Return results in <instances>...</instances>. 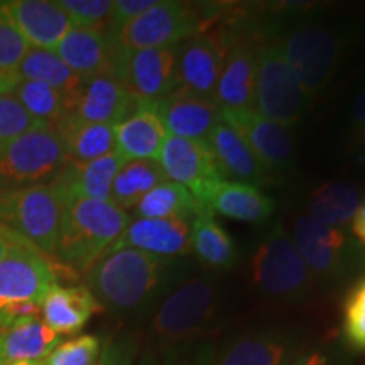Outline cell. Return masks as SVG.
<instances>
[{
    "instance_id": "6da1fadb",
    "label": "cell",
    "mask_w": 365,
    "mask_h": 365,
    "mask_svg": "<svg viewBox=\"0 0 365 365\" xmlns=\"http://www.w3.org/2000/svg\"><path fill=\"white\" fill-rule=\"evenodd\" d=\"M61 200L63 217L54 257L68 269L86 272L115 244L130 217L112 202L63 195Z\"/></svg>"
},
{
    "instance_id": "7a4b0ae2",
    "label": "cell",
    "mask_w": 365,
    "mask_h": 365,
    "mask_svg": "<svg viewBox=\"0 0 365 365\" xmlns=\"http://www.w3.org/2000/svg\"><path fill=\"white\" fill-rule=\"evenodd\" d=\"M163 269L161 257L135 249H118L102 255L85 272V281L102 308L134 312L156 293Z\"/></svg>"
},
{
    "instance_id": "3957f363",
    "label": "cell",
    "mask_w": 365,
    "mask_h": 365,
    "mask_svg": "<svg viewBox=\"0 0 365 365\" xmlns=\"http://www.w3.org/2000/svg\"><path fill=\"white\" fill-rule=\"evenodd\" d=\"M56 271L43 252L24 242L0 261V325L24 318H39L44 294Z\"/></svg>"
},
{
    "instance_id": "277c9868",
    "label": "cell",
    "mask_w": 365,
    "mask_h": 365,
    "mask_svg": "<svg viewBox=\"0 0 365 365\" xmlns=\"http://www.w3.org/2000/svg\"><path fill=\"white\" fill-rule=\"evenodd\" d=\"M63 200L51 181L0 193V222L44 255H54Z\"/></svg>"
},
{
    "instance_id": "5b68a950",
    "label": "cell",
    "mask_w": 365,
    "mask_h": 365,
    "mask_svg": "<svg viewBox=\"0 0 365 365\" xmlns=\"http://www.w3.org/2000/svg\"><path fill=\"white\" fill-rule=\"evenodd\" d=\"M68 163L58 132L43 125L0 145V193L53 181Z\"/></svg>"
},
{
    "instance_id": "8992f818",
    "label": "cell",
    "mask_w": 365,
    "mask_h": 365,
    "mask_svg": "<svg viewBox=\"0 0 365 365\" xmlns=\"http://www.w3.org/2000/svg\"><path fill=\"white\" fill-rule=\"evenodd\" d=\"M304 93L287 65L279 43L255 48L254 110L281 125H293L307 110Z\"/></svg>"
},
{
    "instance_id": "52a82bcc",
    "label": "cell",
    "mask_w": 365,
    "mask_h": 365,
    "mask_svg": "<svg viewBox=\"0 0 365 365\" xmlns=\"http://www.w3.org/2000/svg\"><path fill=\"white\" fill-rule=\"evenodd\" d=\"M252 277L255 286L271 298H299L312 284L303 257L293 239L277 227L261 242L252 257Z\"/></svg>"
},
{
    "instance_id": "ba28073f",
    "label": "cell",
    "mask_w": 365,
    "mask_h": 365,
    "mask_svg": "<svg viewBox=\"0 0 365 365\" xmlns=\"http://www.w3.org/2000/svg\"><path fill=\"white\" fill-rule=\"evenodd\" d=\"M287 65L309 98L330 83L339 68V36L319 26H303L279 41Z\"/></svg>"
},
{
    "instance_id": "9c48e42d",
    "label": "cell",
    "mask_w": 365,
    "mask_h": 365,
    "mask_svg": "<svg viewBox=\"0 0 365 365\" xmlns=\"http://www.w3.org/2000/svg\"><path fill=\"white\" fill-rule=\"evenodd\" d=\"M198 29L200 19L193 7L164 0L112 33V38L120 49L176 48Z\"/></svg>"
},
{
    "instance_id": "30bf717a",
    "label": "cell",
    "mask_w": 365,
    "mask_h": 365,
    "mask_svg": "<svg viewBox=\"0 0 365 365\" xmlns=\"http://www.w3.org/2000/svg\"><path fill=\"white\" fill-rule=\"evenodd\" d=\"M218 307V287L207 277L190 279L164 299L154 314L153 331L163 341H180L207 327Z\"/></svg>"
},
{
    "instance_id": "8fae6325",
    "label": "cell",
    "mask_w": 365,
    "mask_h": 365,
    "mask_svg": "<svg viewBox=\"0 0 365 365\" xmlns=\"http://www.w3.org/2000/svg\"><path fill=\"white\" fill-rule=\"evenodd\" d=\"M168 181L178 182L195 196L205 210L225 178L218 170L208 144L168 134L158 156Z\"/></svg>"
},
{
    "instance_id": "7c38bea8",
    "label": "cell",
    "mask_w": 365,
    "mask_h": 365,
    "mask_svg": "<svg viewBox=\"0 0 365 365\" xmlns=\"http://www.w3.org/2000/svg\"><path fill=\"white\" fill-rule=\"evenodd\" d=\"M110 73L129 93L143 102H158L180 86L176 48H117Z\"/></svg>"
},
{
    "instance_id": "4fadbf2b",
    "label": "cell",
    "mask_w": 365,
    "mask_h": 365,
    "mask_svg": "<svg viewBox=\"0 0 365 365\" xmlns=\"http://www.w3.org/2000/svg\"><path fill=\"white\" fill-rule=\"evenodd\" d=\"M222 118L234 127L269 171H282L294 158V140L287 127L269 120L254 108L222 110Z\"/></svg>"
},
{
    "instance_id": "5bb4252c",
    "label": "cell",
    "mask_w": 365,
    "mask_h": 365,
    "mask_svg": "<svg viewBox=\"0 0 365 365\" xmlns=\"http://www.w3.org/2000/svg\"><path fill=\"white\" fill-rule=\"evenodd\" d=\"M156 105L159 118L170 135L208 144L210 135L222 120V108L213 98L202 97L178 86Z\"/></svg>"
},
{
    "instance_id": "9a60e30c",
    "label": "cell",
    "mask_w": 365,
    "mask_h": 365,
    "mask_svg": "<svg viewBox=\"0 0 365 365\" xmlns=\"http://www.w3.org/2000/svg\"><path fill=\"white\" fill-rule=\"evenodd\" d=\"M225 53L220 41L208 34H195L176 46L178 85L202 97L213 98Z\"/></svg>"
},
{
    "instance_id": "2e32d148",
    "label": "cell",
    "mask_w": 365,
    "mask_h": 365,
    "mask_svg": "<svg viewBox=\"0 0 365 365\" xmlns=\"http://www.w3.org/2000/svg\"><path fill=\"white\" fill-rule=\"evenodd\" d=\"M0 6L31 44V48L53 51L75 27L59 2L7 0V2H0Z\"/></svg>"
},
{
    "instance_id": "e0dca14e",
    "label": "cell",
    "mask_w": 365,
    "mask_h": 365,
    "mask_svg": "<svg viewBox=\"0 0 365 365\" xmlns=\"http://www.w3.org/2000/svg\"><path fill=\"white\" fill-rule=\"evenodd\" d=\"M118 249H135L161 259L186 255L191 250V228L181 218H135L107 252Z\"/></svg>"
},
{
    "instance_id": "ac0fdd59",
    "label": "cell",
    "mask_w": 365,
    "mask_h": 365,
    "mask_svg": "<svg viewBox=\"0 0 365 365\" xmlns=\"http://www.w3.org/2000/svg\"><path fill=\"white\" fill-rule=\"evenodd\" d=\"M139 100L120 85L112 73L85 80L73 113L85 122L115 127L135 112Z\"/></svg>"
},
{
    "instance_id": "d6986e66",
    "label": "cell",
    "mask_w": 365,
    "mask_h": 365,
    "mask_svg": "<svg viewBox=\"0 0 365 365\" xmlns=\"http://www.w3.org/2000/svg\"><path fill=\"white\" fill-rule=\"evenodd\" d=\"M291 239L313 276L330 277L344 267L346 235L340 228L323 225L309 215H299L294 220Z\"/></svg>"
},
{
    "instance_id": "ffe728a7",
    "label": "cell",
    "mask_w": 365,
    "mask_h": 365,
    "mask_svg": "<svg viewBox=\"0 0 365 365\" xmlns=\"http://www.w3.org/2000/svg\"><path fill=\"white\" fill-rule=\"evenodd\" d=\"M117 46L107 29L73 27L53 53L80 76L110 73Z\"/></svg>"
},
{
    "instance_id": "44dd1931",
    "label": "cell",
    "mask_w": 365,
    "mask_h": 365,
    "mask_svg": "<svg viewBox=\"0 0 365 365\" xmlns=\"http://www.w3.org/2000/svg\"><path fill=\"white\" fill-rule=\"evenodd\" d=\"M124 164L117 150L90 163L68 161L51 182L63 196L110 202L113 180Z\"/></svg>"
},
{
    "instance_id": "7402d4cb",
    "label": "cell",
    "mask_w": 365,
    "mask_h": 365,
    "mask_svg": "<svg viewBox=\"0 0 365 365\" xmlns=\"http://www.w3.org/2000/svg\"><path fill=\"white\" fill-rule=\"evenodd\" d=\"M208 148L223 178L230 176L237 182L250 186L267 185L271 180V171L259 161L239 132L228 125L223 118L210 135Z\"/></svg>"
},
{
    "instance_id": "603a6c76",
    "label": "cell",
    "mask_w": 365,
    "mask_h": 365,
    "mask_svg": "<svg viewBox=\"0 0 365 365\" xmlns=\"http://www.w3.org/2000/svg\"><path fill=\"white\" fill-rule=\"evenodd\" d=\"M115 129V150L125 161H158L168 132L158 115L154 102L139 100L135 112Z\"/></svg>"
},
{
    "instance_id": "cb8c5ba5",
    "label": "cell",
    "mask_w": 365,
    "mask_h": 365,
    "mask_svg": "<svg viewBox=\"0 0 365 365\" xmlns=\"http://www.w3.org/2000/svg\"><path fill=\"white\" fill-rule=\"evenodd\" d=\"M102 309L86 286H61L54 282L41 303V318L59 336L75 335L88 323L91 314Z\"/></svg>"
},
{
    "instance_id": "d4e9b609",
    "label": "cell",
    "mask_w": 365,
    "mask_h": 365,
    "mask_svg": "<svg viewBox=\"0 0 365 365\" xmlns=\"http://www.w3.org/2000/svg\"><path fill=\"white\" fill-rule=\"evenodd\" d=\"M255 48L239 43L227 53L213 100L222 110L254 108Z\"/></svg>"
},
{
    "instance_id": "484cf974",
    "label": "cell",
    "mask_w": 365,
    "mask_h": 365,
    "mask_svg": "<svg viewBox=\"0 0 365 365\" xmlns=\"http://www.w3.org/2000/svg\"><path fill=\"white\" fill-rule=\"evenodd\" d=\"M61 339L43 318H24L0 325V365L21 360H44Z\"/></svg>"
},
{
    "instance_id": "4316f807",
    "label": "cell",
    "mask_w": 365,
    "mask_h": 365,
    "mask_svg": "<svg viewBox=\"0 0 365 365\" xmlns=\"http://www.w3.org/2000/svg\"><path fill=\"white\" fill-rule=\"evenodd\" d=\"M66 150L68 161L90 163L115 150V129L112 125L91 124L68 113L54 125Z\"/></svg>"
},
{
    "instance_id": "83f0119b",
    "label": "cell",
    "mask_w": 365,
    "mask_h": 365,
    "mask_svg": "<svg viewBox=\"0 0 365 365\" xmlns=\"http://www.w3.org/2000/svg\"><path fill=\"white\" fill-rule=\"evenodd\" d=\"M208 210L232 220L259 223L272 215L274 203L257 186L225 180L212 196Z\"/></svg>"
},
{
    "instance_id": "f1b7e54d",
    "label": "cell",
    "mask_w": 365,
    "mask_h": 365,
    "mask_svg": "<svg viewBox=\"0 0 365 365\" xmlns=\"http://www.w3.org/2000/svg\"><path fill=\"white\" fill-rule=\"evenodd\" d=\"M16 75L21 80H33L44 83L51 88L61 91L65 97L70 98L75 108L76 100L81 88H83L85 76H80L70 66L59 59L53 51L39 48H31L27 56L17 66Z\"/></svg>"
},
{
    "instance_id": "f546056e",
    "label": "cell",
    "mask_w": 365,
    "mask_h": 365,
    "mask_svg": "<svg viewBox=\"0 0 365 365\" xmlns=\"http://www.w3.org/2000/svg\"><path fill=\"white\" fill-rule=\"evenodd\" d=\"M191 250L196 259L210 269H230L237 262L234 242L210 210L193 218Z\"/></svg>"
},
{
    "instance_id": "4dcf8cb0",
    "label": "cell",
    "mask_w": 365,
    "mask_h": 365,
    "mask_svg": "<svg viewBox=\"0 0 365 365\" xmlns=\"http://www.w3.org/2000/svg\"><path fill=\"white\" fill-rule=\"evenodd\" d=\"M134 208L137 218H181L186 222L205 212L188 190L173 181H164L150 190Z\"/></svg>"
},
{
    "instance_id": "1f68e13d",
    "label": "cell",
    "mask_w": 365,
    "mask_h": 365,
    "mask_svg": "<svg viewBox=\"0 0 365 365\" xmlns=\"http://www.w3.org/2000/svg\"><path fill=\"white\" fill-rule=\"evenodd\" d=\"M168 181L158 161H125L112 185L110 202L120 210L134 208L145 193Z\"/></svg>"
},
{
    "instance_id": "d6a6232c",
    "label": "cell",
    "mask_w": 365,
    "mask_h": 365,
    "mask_svg": "<svg viewBox=\"0 0 365 365\" xmlns=\"http://www.w3.org/2000/svg\"><path fill=\"white\" fill-rule=\"evenodd\" d=\"M7 95H12L31 117L46 125L54 127L63 117L73 112L70 98L39 81L19 78Z\"/></svg>"
},
{
    "instance_id": "836d02e7",
    "label": "cell",
    "mask_w": 365,
    "mask_h": 365,
    "mask_svg": "<svg viewBox=\"0 0 365 365\" xmlns=\"http://www.w3.org/2000/svg\"><path fill=\"white\" fill-rule=\"evenodd\" d=\"M360 205V193L349 182L331 181L314 190L312 218L328 227H344L352 222Z\"/></svg>"
},
{
    "instance_id": "e575fe53",
    "label": "cell",
    "mask_w": 365,
    "mask_h": 365,
    "mask_svg": "<svg viewBox=\"0 0 365 365\" xmlns=\"http://www.w3.org/2000/svg\"><path fill=\"white\" fill-rule=\"evenodd\" d=\"M287 345L276 335H250L235 340L212 365H286Z\"/></svg>"
},
{
    "instance_id": "d590c367",
    "label": "cell",
    "mask_w": 365,
    "mask_h": 365,
    "mask_svg": "<svg viewBox=\"0 0 365 365\" xmlns=\"http://www.w3.org/2000/svg\"><path fill=\"white\" fill-rule=\"evenodd\" d=\"M102 352V341L95 335H78L59 341L44 359L46 365H95Z\"/></svg>"
},
{
    "instance_id": "8d00e7d4",
    "label": "cell",
    "mask_w": 365,
    "mask_h": 365,
    "mask_svg": "<svg viewBox=\"0 0 365 365\" xmlns=\"http://www.w3.org/2000/svg\"><path fill=\"white\" fill-rule=\"evenodd\" d=\"M29 51L31 44L0 6V73H16Z\"/></svg>"
},
{
    "instance_id": "74e56055",
    "label": "cell",
    "mask_w": 365,
    "mask_h": 365,
    "mask_svg": "<svg viewBox=\"0 0 365 365\" xmlns=\"http://www.w3.org/2000/svg\"><path fill=\"white\" fill-rule=\"evenodd\" d=\"M46 124L36 120L12 95H0V145Z\"/></svg>"
},
{
    "instance_id": "f35d334b",
    "label": "cell",
    "mask_w": 365,
    "mask_h": 365,
    "mask_svg": "<svg viewBox=\"0 0 365 365\" xmlns=\"http://www.w3.org/2000/svg\"><path fill=\"white\" fill-rule=\"evenodd\" d=\"M344 335L355 349L365 350V277L355 284L345 299Z\"/></svg>"
},
{
    "instance_id": "ab89813d",
    "label": "cell",
    "mask_w": 365,
    "mask_h": 365,
    "mask_svg": "<svg viewBox=\"0 0 365 365\" xmlns=\"http://www.w3.org/2000/svg\"><path fill=\"white\" fill-rule=\"evenodd\" d=\"M75 27L103 29L108 24L113 0H59Z\"/></svg>"
},
{
    "instance_id": "60d3db41",
    "label": "cell",
    "mask_w": 365,
    "mask_h": 365,
    "mask_svg": "<svg viewBox=\"0 0 365 365\" xmlns=\"http://www.w3.org/2000/svg\"><path fill=\"white\" fill-rule=\"evenodd\" d=\"M156 4L158 0H117V2H113L110 19H108V24L105 29L110 34L115 33L120 27H124L127 22L139 17L140 14L149 11Z\"/></svg>"
},
{
    "instance_id": "b9f144b4",
    "label": "cell",
    "mask_w": 365,
    "mask_h": 365,
    "mask_svg": "<svg viewBox=\"0 0 365 365\" xmlns=\"http://www.w3.org/2000/svg\"><path fill=\"white\" fill-rule=\"evenodd\" d=\"M135 352V341L129 336L110 340L102 346V352L95 365H134Z\"/></svg>"
},
{
    "instance_id": "7bdbcfd3",
    "label": "cell",
    "mask_w": 365,
    "mask_h": 365,
    "mask_svg": "<svg viewBox=\"0 0 365 365\" xmlns=\"http://www.w3.org/2000/svg\"><path fill=\"white\" fill-rule=\"evenodd\" d=\"M24 242L27 240L22 239V237L17 235L16 232L11 230L7 225H4V223L0 222V261H2L4 257H7L14 249L19 247L21 244H24Z\"/></svg>"
},
{
    "instance_id": "ee69618b",
    "label": "cell",
    "mask_w": 365,
    "mask_h": 365,
    "mask_svg": "<svg viewBox=\"0 0 365 365\" xmlns=\"http://www.w3.org/2000/svg\"><path fill=\"white\" fill-rule=\"evenodd\" d=\"M352 232L357 237V240H360L365 245V202L359 205L357 212H355L352 218Z\"/></svg>"
},
{
    "instance_id": "f6af8a7d",
    "label": "cell",
    "mask_w": 365,
    "mask_h": 365,
    "mask_svg": "<svg viewBox=\"0 0 365 365\" xmlns=\"http://www.w3.org/2000/svg\"><path fill=\"white\" fill-rule=\"evenodd\" d=\"M352 117L355 122H359L360 125L365 124V88L360 91L359 97L355 98L354 107H352Z\"/></svg>"
},
{
    "instance_id": "bcb514c9",
    "label": "cell",
    "mask_w": 365,
    "mask_h": 365,
    "mask_svg": "<svg viewBox=\"0 0 365 365\" xmlns=\"http://www.w3.org/2000/svg\"><path fill=\"white\" fill-rule=\"evenodd\" d=\"M17 80L19 76L16 73H0V95H7Z\"/></svg>"
},
{
    "instance_id": "7dc6e473",
    "label": "cell",
    "mask_w": 365,
    "mask_h": 365,
    "mask_svg": "<svg viewBox=\"0 0 365 365\" xmlns=\"http://www.w3.org/2000/svg\"><path fill=\"white\" fill-rule=\"evenodd\" d=\"M296 365H328V359L327 355H323L322 352H313L309 354L308 357L299 360Z\"/></svg>"
},
{
    "instance_id": "c3c4849f",
    "label": "cell",
    "mask_w": 365,
    "mask_h": 365,
    "mask_svg": "<svg viewBox=\"0 0 365 365\" xmlns=\"http://www.w3.org/2000/svg\"><path fill=\"white\" fill-rule=\"evenodd\" d=\"M11 365H46L44 360H21V362H14Z\"/></svg>"
},
{
    "instance_id": "681fc988",
    "label": "cell",
    "mask_w": 365,
    "mask_h": 365,
    "mask_svg": "<svg viewBox=\"0 0 365 365\" xmlns=\"http://www.w3.org/2000/svg\"><path fill=\"white\" fill-rule=\"evenodd\" d=\"M360 139H362V144L365 145V124L360 125Z\"/></svg>"
},
{
    "instance_id": "f907efd6",
    "label": "cell",
    "mask_w": 365,
    "mask_h": 365,
    "mask_svg": "<svg viewBox=\"0 0 365 365\" xmlns=\"http://www.w3.org/2000/svg\"><path fill=\"white\" fill-rule=\"evenodd\" d=\"M143 365H154L153 362H150V360H144V362H143Z\"/></svg>"
}]
</instances>
